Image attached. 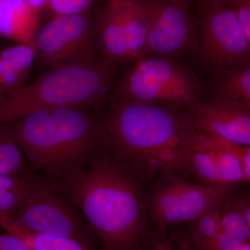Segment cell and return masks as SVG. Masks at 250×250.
Here are the masks:
<instances>
[{
    "mask_svg": "<svg viewBox=\"0 0 250 250\" xmlns=\"http://www.w3.org/2000/svg\"><path fill=\"white\" fill-rule=\"evenodd\" d=\"M40 27V12L27 0H0V37L34 46Z\"/></svg>",
    "mask_w": 250,
    "mask_h": 250,
    "instance_id": "obj_14",
    "label": "cell"
},
{
    "mask_svg": "<svg viewBox=\"0 0 250 250\" xmlns=\"http://www.w3.org/2000/svg\"><path fill=\"white\" fill-rule=\"evenodd\" d=\"M188 129L187 109L112 95L101 111L99 142L146 188L161 176L183 175L179 141Z\"/></svg>",
    "mask_w": 250,
    "mask_h": 250,
    "instance_id": "obj_2",
    "label": "cell"
},
{
    "mask_svg": "<svg viewBox=\"0 0 250 250\" xmlns=\"http://www.w3.org/2000/svg\"><path fill=\"white\" fill-rule=\"evenodd\" d=\"M6 40H4V39H2V38L0 37V50H1L3 48H4L5 47H6V46H8L9 45H6Z\"/></svg>",
    "mask_w": 250,
    "mask_h": 250,
    "instance_id": "obj_29",
    "label": "cell"
},
{
    "mask_svg": "<svg viewBox=\"0 0 250 250\" xmlns=\"http://www.w3.org/2000/svg\"><path fill=\"white\" fill-rule=\"evenodd\" d=\"M190 129L229 142L250 146V110L208 98L187 108Z\"/></svg>",
    "mask_w": 250,
    "mask_h": 250,
    "instance_id": "obj_11",
    "label": "cell"
},
{
    "mask_svg": "<svg viewBox=\"0 0 250 250\" xmlns=\"http://www.w3.org/2000/svg\"><path fill=\"white\" fill-rule=\"evenodd\" d=\"M27 1L39 12H41V10L47 8L49 2V0H27Z\"/></svg>",
    "mask_w": 250,
    "mask_h": 250,
    "instance_id": "obj_28",
    "label": "cell"
},
{
    "mask_svg": "<svg viewBox=\"0 0 250 250\" xmlns=\"http://www.w3.org/2000/svg\"><path fill=\"white\" fill-rule=\"evenodd\" d=\"M201 93L200 82L187 67L171 59L146 56L117 81L113 95L187 109Z\"/></svg>",
    "mask_w": 250,
    "mask_h": 250,
    "instance_id": "obj_5",
    "label": "cell"
},
{
    "mask_svg": "<svg viewBox=\"0 0 250 250\" xmlns=\"http://www.w3.org/2000/svg\"><path fill=\"white\" fill-rule=\"evenodd\" d=\"M231 194L222 204L220 228L213 250H238L250 242V224L233 205Z\"/></svg>",
    "mask_w": 250,
    "mask_h": 250,
    "instance_id": "obj_17",
    "label": "cell"
},
{
    "mask_svg": "<svg viewBox=\"0 0 250 250\" xmlns=\"http://www.w3.org/2000/svg\"><path fill=\"white\" fill-rule=\"evenodd\" d=\"M0 250H31L19 237L8 232L0 233Z\"/></svg>",
    "mask_w": 250,
    "mask_h": 250,
    "instance_id": "obj_26",
    "label": "cell"
},
{
    "mask_svg": "<svg viewBox=\"0 0 250 250\" xmlns=\"http://www.w3.org/2000/svg\"><path fill=\"white\" fill-rule=\"evenodd\" d=\"M231 200L236 209L243 215L246 221L250 224V200L249 193H241L231 195Z\"/></svg>",
    "mask_w": 250,
    "mask_h": 250,
    "instance_id": "obj_27",
    "label": "cell"
},
{
    "mask_svg": "<svg viewBox=\"0 0 250 250\" xmlns=\"http://www.w3.org/2000/svg\"><path fill=\"white\" fill-rule=\"evenodd\" d=\"M242 31L250 41V0H228Z\"/></svg>",
    "mask_w": 250,
    "mask_h": 250,
    "instance_id": "obj_25",
    "label": "cell"
},
{
    "mask_svg": "<svg viewBox=\"0 0 250 250\" xmlns=\"http://www.w3.org/2000/svg\"><path fill=\"white\" fill-rule=\"evenodd\" d=\"M135 250H191L188 243L177 236H166L165 231H152Z\"/></svg>",
    "mask_w": 250,
    "mask_h": 250,
    "instance_id": "obj_23",
    "label": "cell"
},
{
    "mask_svg": "<svg viewBox=\"0 0 250 250\" xmlns=\"http://www.w3.org/2000/svg\"><path fill=\"white\" fill-rule=\"evenodd\" d=\"M233 190L203 185L182 174L161 176L145 188L148 222L157 231L192 223L223 203Z\"/></svg>",
    "mask_w": 250,
    "mask_h": 250,
    "instance_id": "obj_6",
    "label": "cell"
},
{
    "mask_svg": "<svg viewBox=\"0 0 250 250\" xmlns=\"http://www.w3.org/2000/svg\"><path fill=\"white\" fill-rule=\"evenodd\" d=\"M98 0H49L47 8L54 16L88 12Z\"/></svg>",
    "mask_w": 250,
    "mask_h": 250,
    "instance_id": "obj_24",
    "label": "cell"
},
{
    "mask_svg": "<svg viewBox=\"0 0 250 250\" xmlns=\"http://www.w3.org/2000/svg\"><path fill=\"white\" fill-rule=\"evenodd\" d=\"M0 176V218H13L25 200L31 185V174Z\"/></svg>",
    "mask_w": 250,
    "mask_h": 250,
    "instance_id": "obj_20",
    "label": "cell"
},
{
    "mask_svg": "<svg viewBox=\"0 0 250 250\" xmlns=\"http://www.w3.org/2000/svg\"><path fill=\"white\" fill-rule=\"evenodd\" d=\"M124 2L130 56L131 62H134L146 56L149 35V20L142 2Z\"/></svg>",
    "mask_w": 250,
    "mask_h": 250,
    "instance_id": "obj_19",
    "label": "cell"
},
{
    "mask_svg": "<svg viewBox=\"0 0 250 250\" xmlns=\"http://www.w3.org/2000/svg\"><path fill=\"white\" fill-rule=\"evenodd\" d=\"M149 20L146 56L171 59L196 45L188 6L179 0H143Z\"/></svg>",
    "mask_w": 250,
    "mask_h": 250,
    "instance_id": "obj_10",
    "label": "cell"
},
{
    "mask_svg": "<svg viewBox=\"0 0 250 250\" xmlns=\"http://www.w3.org/2000/svg\"><path fill=\"white\" fill-rule=\"evenodd\" d=\"M0 227L6 232L19 237L31 250H95L93 247L72 238L32 232L9 218L0 219Z\"/></svg>",
    "mask_w": 250,
    "mask_h": 250,
    "instance_id": "obj_18",
    "label": "cell"
},
{
    "mask_svg": "<svg viewBox=\"0 0 250 250\" xmlns=\"http://www.w3.org/2000/svg\"><path fill=\"white\" fill-rule=\"evenodd\" d=\"M179 146L183 175L208 187L230 188L224 184L220 177L208 135L187 130L181 136Z\"/></svg>",
    "mask_w": 250,
    "mask_h": 250,
    "instance_id": "obj_13",
    "label": "cell"
},
{
    "mask_svg": "<svg viewBox=\"0 0 250 250\" xmlns=\"http://www.w3.org/2000/svg\"><path fill=\"white\" fill-rule=\"evenodd\" d=\"M202 1H228V0H202Z\"/></svg>",
    "mask_w": 250,
    "mask_h": 250,
    "instance_id": "obj_32",
    "label": "cell"
},
{
    "mask_svg": "<svg viewBox=\"0 0 250 250\" xmlns=\"http://www.w3.org/2000/svg\"><path fill=\"white\" fill-rule=\"evenodd\" d=\"M120 1H142L143 0H120Z\"/></svg>",
    "mask_w": 250,
    "mask_h": 250,
    "instance_id": "obj_31",
    "label": "cell"
},
{
    "mask_svg": "<svg viewBox=\"0 0 250 250\" xmlns=\"http://www.w3.org/2000/svg\"><path fill=\"white\" fill-rule=\"evenodd\" d=\"M54 182L105 250H135L152 233L144 186L103 148Z\"/></svg>",
    "mask_w": 250,
    "mask_h": 250,
    "instance_id": "obj_1",
    "label": "cell"
},
{
    "mask_svg": "<svg viewBox=\"0 0 250 250\" xmlns=\"http://www.w3.org/2000/svg\"><path fill=\"white\" fill-rule=\"evenodd\" d=\"M222 204L191 223L192 240L198 250H213L220 228Z\"/></svg>",
    "mask_w": 250,
    "mask_h": 250,
    "instance_id": "obj_21",
    "label": "cell"
},
{
    "mask_svg": "<svg viewBox=\"0 0 250 250\" xmlns=\"http://www.w3.org/2000/svg\"><path fill=\"white\" fill-rule=\"evenodd\" d=\"M200 54L212 70L250 61V41L228 1H204L200 14Z\"/></svg>",
    "mask_w": 250,
    "mask_h": 250,
    "instance_id": "obj_9",
    "label": "cell"
},
{
    "mask_svg": "<svg viewBox=\"0 0 250 250\" xmlns=\"http://www.w3.org/2000/svg\"><path fill=\"white\" fill-rule=\"evenodd\" d=\"M97 49L103 58L113 65L131 62L125 19V2L110 0L104 5L94 19Z\"/></svg>",
    "mask_w": 250,
    "mask_h": 250,
    "instance_id": "obj_12",
    "label": "cell"
},
{
    "mask_svg": "<svg viewBox=\"0 0 250 250\" xmlns=\"http://www.w3.org/2000/svg\"><path fill=\"white\" fill-rule=\"evenodd\" d=\"M32 172L22 150L0 136V176H25Z\"/></svg>",
    "mask_w": 250,
    "mask_h": 250,
    "instance_id": "obj_22",
    "label": "cell"
},
{
    "mask_svg": "<svg viewBox=\"0 0 250 250\" xmlns=\"http://www.w3.org/2000/svg\"><path fill=\"white\" fill-rule=\"evenodd\" d=\"M35 61V46L15 44L0 50V95L13 93L25 85Z\"/></svg>",
    "mask_w": 250,
    "mask_h": 250,
    "instance_id": "obj_16",
    "label": "cell"
},
{
    "mask_svg": "<svg viewBox=\"0 0 250 250\" xmlns=\"http://www.w3.org/2000/svg\"><path fill=\"white\" fill-rule=\"evenodd\" d=\"M238 250H250V242H248L246 244L243 245L241 248H240Z\"/></svg>",
    "mask_w": 250,
    "mask_h": 250,
    "instance_id": "obj_30",
    "label": "cell"
},
{
    "mask_svg": "<svg viewBox=\"0 0 250 250\" xmlns=\"http://www.w3.org/2000/svg\"><path fill=\"white\" fill-rule=\"evenodd\" d=\"M100 115L93 108L39 110L0 125V136L19 147L32 172L57 181L100 149Z\"/></svg>",
    "mask_w": 250,
    "mask_h": 250,
    "instance_id": "obj_3",
    "label": "cell"
},
{
    "mask_svg": "<svg viewBox=\"0 0 250 250\" xmlns=\"http://www.w3.org/2000/svg\"><path fill=\"white\" fill-rule=\"evenodd\" d=\"M116 65L104 59L45 70L13 93L0 95V125L39 110L93 108L102 111L114 91Z\"/></svg>",
    "mask_w": 250,
    "mask_h": 250,
    "instance_id": "obj_4",
    "label": "cell"
},
{
    "mask_svg": "<svg viewBox=\"0 0 250 250\" xmlns=\"http://www.w3.org/2000/svg\"><path fill=\"white\" fill-rule=\"evenodd\" d=\"M213 70L208 87L209 98L250 110V61Z\"/></svg>",
    "mask_w": 250,
    "mask_h": 250,
    "instance_id": "obj_15",
    "label": "cell"
},
{
    "mask_svg": "<svg viewBox=\"0 0 250 250\" xmlns=\"http://www.w3.org/2000/svg\"><path fill=\"white\" fill-rule=\"evenodd\" d=\"M35 65L42 72L96 59L94 18L89 11L54 16L36 36Z\"/></svg>",
    "mask_w": 250,
    "mask_h": 250,
    "instance_id": "obj_8",
    "label": "cell"
},
{
    "mask_svg": "<svg viewBox=\"0 0 250 250\" xmlns=\"http://www.w3.org/2000/svg\"><path fill=\"white\" fill-rule=\"evenodd\" d=\"M11 219L32 232L72 238L93 247L92 232L83 217L62 187L43 174L32 172L27 197Z\"/></svg>",
    "mask_w": 250,
    "mask_h": 250,
    "instance_id": "obj_7",
    "label": "cell"
}]
</instances>
